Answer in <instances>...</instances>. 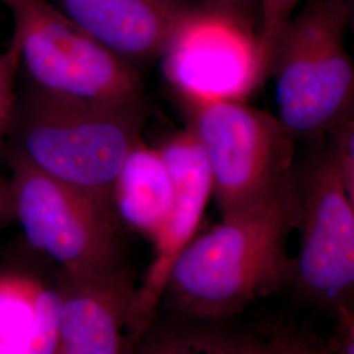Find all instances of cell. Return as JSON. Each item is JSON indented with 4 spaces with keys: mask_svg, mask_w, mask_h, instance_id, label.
Wrapping results in <instances>:
<instances>
[{
    "mask_svg": "<svg viewBox=\"0 0 354 354\" xmlns=\"http://www.w3.org/2000/svg\"><path fill=\"white\" fill-rule=\"evenodd\" d=\"M88 37L138 70L163 57L180 30L201 12L193 0H53Z\"/></svg>",
    "mask_w": 354,
    "mask_h": 354,
    "instance_id": "cell-10",
    "label": "cell"
},
{
    "mask_svg": "<svg viewBox=\"0 0 354 354\" xmlns=\"http://www.w3.org/2000/svg\"><path fill=\"white\" fill-rule=\"evenodd\" d=\"M302 1L304 0H260L261 26L257 37V49L263 82L266 79L269 59L279 33Z\"/></svg>",
    "mask_w": 354,
    "mask_h": 354,
    "instance_id": "cell-16",
    "label": "cell"
},
{
    "mask_svg": "<svg viewBox=\"0 0 354 354\" xmlns=\"http://www.w3.org/2000/svg\"><path fill=\"white\" fill-rule=\"evenodd\" d=\"M15 221L12 187L10 178L0 177V228Z\"/></svg>",
    "mask_w": 354,
    "mask_h": 354,
    "instance_id": "cell-21",
    "label": "cell"
},
{
    "mask_svg": "<svg viewBox=\"0 0 354 354\" xmlns=\"http://www.w3.org/2000/svg\"><path fill=\"white\" fill-rule=\"evenodd\" d=\"M172 197V178L162 153L140 140L112 187L111 205L118 225L152 241L169 213Z\"/></svg>",
    "mask_w": 354,
    "mask_h": 354,
    "instance_id": "cell-12",
    "label": "cell"
},
{
    "mask_svg": "<svg viewBox=\"0 0 354 354\" xmlns=\"http://www.w3.org/2000/svg\"><path fill=\"white\" fill-rule=\"evenodd\" d=\"M147 115L146 102H80L29 87L16 99L10 153L112 210L114 180Z\"/></svg>",
    "mask_w": 354,
    "mask_h": 354,
    "instance_id": "cell-2",
    "label": "cell"
},
{
    "mask_svg": "<svg viewBox=\"0 0 354 354\" xmlns=\"http://www.w3.org/2000/svg\"><path fill=\"white\" fill-rule=\"evenodd\" d=\"M297 349H298V354H332L329 352V349L317 346V344H313L301 337H297Z\"/></svg>",
    "mask_w": 354,
    "mask_h": 354,
    "instance_id": "cell-23",
    "label": "cell"
},
{
    "mask_svg": "<svg viewBox=\"0 0 354 354\" xmlns=\"http://www.w3.org/2000/svg\"><path fill=\"white\" fill-rule=\"evenodd\" d=\"M336 328L330 342L332 354H354V314L349 304H342L336 310Z\"/></svg>",
    "mask_w": 354,
    "mask_h": 354,
    "instance_id": "cell-20",
    "label": "cell"
},
{
    "mask_svg": "<svg viewBox=\"0 0 354 354\" xmlns=\"http://www.w3.org/2000/svg\"><path fill=\"white\" fill-rule=\"evenodd\" d=\"M203 12L231 23L259 37L261 26L260 0H198Z\"/></svg>",
    "mask_w": 354,
    "mask_h": 354,
    "instance_id": "cell-17",
    "label": "cell"
},
{
    "mask_svg": "<svg viewBox=\"0 0 354 354\" xmlns=\"http://www.w3.org/2000/svg\"><path fill=\"white\" fill-rule=\"evenodd\" d=\"M127 354H238V342L205 329L150 328Z\"/></svg>",
    "mask_w": 354,
    "mask_h": 354,
    "instance_id": "cell-14",
    "label": "cell"
},
{
    "mask_svg": "<svg viewBox=\"0 0 354 354\" xmlns=\"http://www.w3.org/2000/svg\"><path fill=\"white\" fill-rule=\"evenodd\" d=\"M19 68L16 51L12 48L0 55V143L8 136L12 122L17 95L15 92V74Z\"/></svg>",
    "mask_w": 354,
    "mask_h": 354,
    "instance_id": "cell-19",
    "label": "cell"
},
{
    "mask_svg": "<svg viewBox=\"0 0 354 354\" xmlns=\"http://www.w3.org/2000/svg\"><path fill=\"white\" fill-rule=\"evenodd\" d=\"M165 74L187 102H244L263 84L257 38L198 12L163 54Z\"/></svg>",
    "mask_w": 354,
    "mask_h": 354,
    "instance_id": "cell-9",
    "label": "cell"
},
{
    "mask_svg": "<svg viewBox=\"0 0 354 354\" xmlns=\"http://www.w3.org/2000/svg\"><path fill=\"white\" fill-rule=\"evenodd\" d=\"M222 218L266 201L295 174V142L279 118L244 102H187Z\"/></svg>",
    "mask_w": 354,
    "mask_h": 354,
    "instance_id": "cell-5",
    "label": "cell"
},
{
    "mask_svg": "<svg viewBox=\"0 0 354 354\" xmlns=\"http://www.w3.org/2000/svg\"><path fill=\"white\" fill-rule=\"evenodd\" d=\"M238 354H263V344L254 342L238 344Z\"/></svg>",
    "mask_w": 354,
    "mask_h": 354,
    "instance_id": "cell-24",
    "label": "cell"
},
{
    "mask_svg": "<svg viewBox=\"0 0 354 354\" xmlns=\"http://www.w3.org/2000/svg\"><path fill=\"white\" fill-rule=\"evenodd\" d=\"M62 297L61 291L41 288L36 317L29 335L16 346V354H54L58 336Z\"/></svg>",
    "mask_w": 354,
    "mask_h": 354,
    "instance_id": "cell-15",
    "label": "cell"
},
{
    "mask_svg": "<svg viewBox=\"0 0 354 354\" xmlns=\"http://www.w3.org/2000/svg\"><path fill=\"white\" fill-rule=\"evenodd\" d=\"M273 46L277 118L294 140H320L353 113L354 66L345 48L353 0H304Z\"/></svg>",
    "mask_w": 354,
    "mask_h": 354,
    "instance_id": "cell-3",
    "label": "cell"
},
{
    "mask_svg": "<svg viewBox=\"0 0 354 354\" xmlns=\"http://www.w3.org/2000/svg\"><path fill=\"white\" fill-rule=\"evenodd\" d=\"M15 221L28 244L58 263L64 276L99 277L124 268L113 212L8 153Z\"/></svg>",
    "mask_w": 354,
    "mask_h": 354,
    "instance_id": "cell-6",
    "label": "cell"
},
{
    "mask_svg": "<svg viewBox=\"0 0 354 354\" xmlns=\"http://www.w3.org/2000/svg\"><path fill=\"white\" fill-rule=\"evenodd\" d=\"M336 163L342 171L349 194L354 197V118L353 113L342 118L326 136Z\"/></svg>",
    "mask_w": 354,
    "mask_h": 354,
    "instance_id": "cell-18",
    "label": "cell"
},
{
    "mask_svg": "<svg viewBox=\"0 0 354 354\" xmlns=\"http://www.w3.org/2000/svg\"><path fill=\"white\" fill-rule=\"evenodd\" d=\"M263 354H298L297 336L279 333L272 340L263 342Z\"/></svg>",
    "mask_w": 354,
    "mask_h": 354,
    "instance_id": "cell-22",
    "label": "cell"
},
{
    "mask_svg": "<svg viewBox=\"0 0 354 354\" xmlns=\"http://www.w3.org/2000/svg\"><path fill=\"white\" fill-rule=\"evenodd\" d=\"M136 286L127 266L99 277L64 274L54 354H127V314Z\"/></svg>",
    "mask_w": 354,
    "mask_h": 354,
    "instance_id": "cell-11",
    "label": "cell"
},
{
    "mask_svg": "<svg viewBox=\"0 0 354 354\" xmlns=\"http://www.w3.org/2000/svg\"><path fill=\"white\" fill-rule=\"evenodd\" d=\"M158 150L172 178L174 197L163 226L151 241L152 261L136 286L129 308L127 354L151 328L172 266L196 236L206 205L213 196L209 167L189 127L171 136Z\"/></svg>",
    "mask_w": 354,
    "mask_h": 354,
    "instance_id": "cell-8",
    "label": "cell"
},
{
    "mask_svg": "<svg viewBox=\"0 0 354 354\" xmlns=\"http://www.w3.org/2000/svg\"><path fill=\"white\" fill-rule=\"evenodd\" d=\"M39 286L24 276H0V342L17 346L29 335L37 308Z\"/></svg>",
    "mask_w": 354,
    "mask_h": 354,
    "instance_id": "cell-13",
    "label": "cell"
},
{
    "mask_svg": "<svg viewBox=\"0 0 354 354\" xmlns=\"http://www.w3.org/2000/svg\"><path fill=\"white\" fill-rule=\"evenodd\" d=\"M295 178L301 245L291 281L306 299L335 311L353 294L354 197L329 142Z\"/></svg>",
    "mask_w": 354,
    "mask_h": 354,
    "instance_id": "cell-7",
    "label": "cell"
},
{
    "mask_svg": "<svg viewBox=\"0 0 354 354\" xmlns=\"http://www.w3.org/2000/svg\"><path fill=\"white\" fill-rule=\"evenodd\" d=\"M295 177L297 171L266 201L194 236L174 263L163 298L187 317L222 319L291 281L286 241L297 226Z\"/></svg>",
    "mask_w": 354,
    "mask_h": 354,
    "instance_id": "cell-1",
    "label": "cell"
},
{
    "mask_svg": "<svg viewBox=\"0 0 354 354\" xmlns=\"http://www.w3.org/2000/svg\"><path fill=\"white\" fill-rule=\"evenodd\" d=\"M12 13V48L30 87L80 102H146L138 70L88 37L50 0H0Z\"/></svg>",
    "mask_w": 354,
    "mask_h": 354,
    "instance_id": "cell-4",
    "label": "cell"
}]
</instances>
